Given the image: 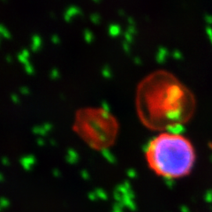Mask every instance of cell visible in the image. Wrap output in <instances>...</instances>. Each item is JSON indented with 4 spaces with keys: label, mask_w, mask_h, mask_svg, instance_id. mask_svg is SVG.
Listing matches in <instances>:
<instances>
[{
    "label": "cell",
    "mask_w": 212,
    "mask_h": 212,
    "mask_svg": "<svg viewBox=\"0 0 212 212\" xmlns=\"http://www.w3.org/2000/svg\"><path fill=\"white\" fill-rule=\"evenodd\" d=\"M136 105L145 126L163 131H178L196 109L194 93L178 77L165 70L153 72L137 90Z\"/></svg>",
    "instance_id": "obj_1"
},
{
    "label": "cell",
    "mask_w": 212,
    "mask_h": 212,
    "mask_svg": "<svg viewBox=\"0 0 212 212\" xmlns=\"http://www.w3.org/2000/svg\"><path fill=\"white\" fill-rule=\"evenodd\" d=\"M145 156L149 168L163 178L184 177L193 168L196 154L191 141L178 131H163L148 144Z\"/></svg>",
    "instance_id": "obj_2"
},
{
    "label": "cell",
    "mask_w": 212,
    "mask_h": 212,
    "mask_svg": "<svg viewBox=\"0 0 212 212\" xmlns=\"http://www.w3.org/2000/svg\"><path fill=\"white\" fill-rule=\"evenodd\" d=\"M78 132L93 147H105L113 141L117 124L112 116L101 110H86L78 115Z\"/></svg>",
    "instance_id": "obj_3"
}]
</instances>
